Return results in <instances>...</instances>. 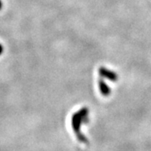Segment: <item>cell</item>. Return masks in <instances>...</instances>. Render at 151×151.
<instances>
[{
  "mask_svg": "<svg viewBox=\"0 0 151 151\" xmlns=\"http://www.w3.org/2000/svg\"><path fill=\"white\" fill-rule=\"evenodd\" d=\"M88 114H89L88 108H82L78 112L74 113L72 115V118H71L72 129L75 132L77 139L80 142L85 143V144L88 143V140L86 139V137L81 134V127L84 123H86L88 121Z\"/></svg>",
  "mask_w": 151,
  "mask_h": 151,
  "instance_id": "cell-1",
  "label": "cell"
},
{
  "mask_svg": "<svg viewBox=\"0 0 151 151\" xmlns=\"http://www.w3.org/2000/svg\"><path fill=\"white\" fill-rule=\"evenodd\" d=\"M98 73L101 76H103L104 78H107V79L112 81H118V79H119L118 74L116 72L108 70L105 67H100L99 70H98Z\"/></svg>",
  "mask_w": 151,
  "mask_h": 151,
  "instance_id": "cell-2",
  "label": "cell"
},
{
  "mask_svg": "<svg viewBox=\"0 0 151 151\" xmlns=\"http://www.w3.org/2000/svg\"><path fill=\"white\" fill-rule=\"evenodd\" d=\"M98 86H99V89H100V92L102 93V95L104 96V97H108L110 95L111 93V89L110 87L106 84V82L100 79L98 81Z\"/></svg>",
  "mask_w": 151,
  "mask_h": 151,
  "instance_id": "cell-3",
  "label": "cell"
},
{
  "mask_svg": "<svg viewBox=\"0 0 151 151\" xmlns=\"http://www.w3.org/2000/svg\"><path fill=\"white\" fill-rule=\"evenodd\" d=\"M3 52H4V47H3V45L0 44V55L3 54Z\"/></svg>",
  "mask_w": 151,
  "mask_h": 151,
  "instance_id": "cell-4",
  "label": "cell"
},
{
  "mask_svg": "<svg viewBox=\"0 0 151 151\" xmlns=\"http://www.w3.org/2000/svg\"><path fill=\"white\" fill-rule=\"evenodd\" d=\"M2 8H3V3H2V0H0V10Z\"/></svg>",
  "mask_w": 151,
  "mask_h": 151,
  "instance_id": "cell-5",
  "label": "cell"
}]
</instances>
